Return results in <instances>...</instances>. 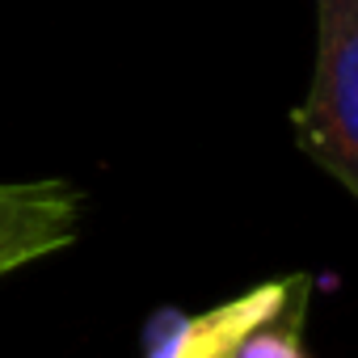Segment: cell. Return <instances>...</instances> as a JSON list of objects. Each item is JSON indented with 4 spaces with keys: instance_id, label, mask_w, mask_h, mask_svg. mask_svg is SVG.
Instances as JSON below:
<instances>
[{
    "instance_id": "1",
    "label": "cell",
    "mask_w": 358,
    "mask_h": 358,
    "mask_svg": "<svg viewBox=\"0 0 358 358\" xmlns=\"http://www.w3.org/2000/svg\"><path fill=\"white\" fill-rule=\"evenodd\" d=\"M295 139L358 203V0H316V64Z\"/></svg>"
},
{
    "instance_id": "2",
    "label": "cell",
    "mask_w": 358,
    "mask_h": 358,
    "mask_svg": "<svg viewBox=\"0 0 358 358\" xmlns=\"http://www.w3.org/2000/svg\"><path fill=\"white\" fill-rule=\"evenodd\" d=\"M85 194L68 182H0V278L76 245Z\"/></svg>"
},
{
    "instance_id": "3",
    "label": "cell",
    "mask_w": 358,
    "mask_h": 358,
    "mask_svg": "<svg viewBox=\"0 0 358 358\" xmlns=\"http://www.w3.org/2000/svg\"><path fill=\"white\" fill-rule=\"evenodd\" d=\"M303 295V278L262 282L245 295H232L199 316H164V329L152 337L148 358H232L262 324L278 320Z\"/></svg>"
},
{
    "instance_id": "4",
    "label": "cell",
    "mask_w": 358,
    "mask_h": 358,
    "mask_svg": "<svg viewBox=\"0 0 358 358\" xmlns=\"http://www.w3.org/2000/svg\"><path fill=\"white\" fill-rule=\"evenodd\" d=\"M299 316H303V295L270 324H262L232 358H308L299 341Z\"/></svg>"
}]
</instances>
